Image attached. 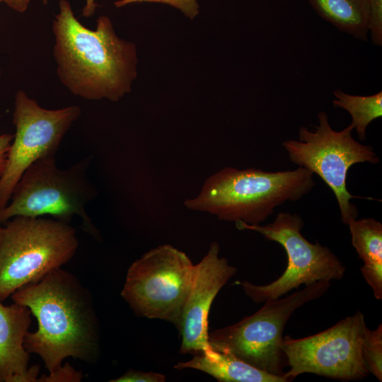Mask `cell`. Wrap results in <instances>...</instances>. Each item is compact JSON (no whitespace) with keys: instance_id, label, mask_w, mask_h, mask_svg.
Listing matches in <instances>:
<instances>
[{"instance_id":"obj_1","label":"cell","mask_w":382,"mask_h":382,"mask_svg":"<svg viewBox=\"0 0 382 382\" xmlns=\"http://www.w3.org/2000/svg\"><path fill=\"white\" fill-rule=\"evenodd\" d=\"M11 296L37 320V330L25 335L24 347L42 359L49 374L68 357L88 364L98 361L100 326L93 297L72 273L55 269Z\"/></svg>"},{"instance_id":"obj_2","label":"cell","mask_w":382,"mask_h":382,"mask_svg":"<svg viewBox=\"0 0 382 382\" xmlns=\"http://www.w3.org/2000/svg\"><path fill=\"white\" fill-rule=\"evenodd\" d=\"M52 31L57 73L72 94L115 102L131 91L137 75V48L116 34L108 16H100L96 29L90 30L75 17L69 1L59 0Z\"/></svg>"},{"instance_id":"obj_3","label":"cell","mask_w":382,"mask_h":382,"mask_svg":"<svg viewBox=\"0 0 382 382\" xmlns=\"http://www.w3.org/2000/svg\"><path fill=\"white\" fill-rule=\"evenodd\" d=\"M315 185L313 173L301 166L277 172L226 167L209 176L199 195L186 199L184 204L221 221L257 225L277 206L300 199Z\"/></svg>"},{"instance_id":"obj_4","label":"cell","mask_w":382,"mask_h":382,"mask_svg":"<svg viewBox=\"0 0 382 382\" xmlns=\"http://www.w3.org/2000/svg\"><path fill=\"white\" fill-rule=\"evenodd\" d=\"M78 245L69 223L42 216L9 219L0 236V301L68 262Z\"/></svg>"},{"instance_id":"obj_5","label":"cell","mask_w":382,"mask_h":382,"mask_svg":"<svg viewBox=\"0 0 382 382\" xmlns=\"http://www.w3.org/2000/svg\"><path fill=\"white\" fill-rule=\"evenodd\" d=\"M90 158L68 168L57 167L55 156L40 158L23 174L8 204L0 210V224L15 216L40 217L45 215L69 223L74 216L82 220L94 237L99 233L86 212V204L97 195L88 178Z\"/></svg>"},{"instance_id":"obj_6","label":"cell","mask_w":382,"mask_h":382,"mask_svg":"<svg viewBox=\"0 0 382 382\" xmlns=\"http://www.w3.org/2000/svg\"><path fill=\"white\" fill-rule=\"evenodd\" d=\"M330 285V281L321 280L284 298L266 301L253 314L209 332V344L259 370L284 377L288 366L282 349L285 325L296 310L323 296Z\"/></svg>"},{"instance_id":"obj_7","label":"cell","mask_w":382,"mask_h":382,"mask_svg":"<svg viewBox=\"0 0 382 382\" xmlns=\"http://www.w3.org/2000/svg\"><path fill=\"white\" fill-rule=\"evenodd\" d=\"M318 125L313 129L301 127L298 140H287L282 143L289 160L318 175L332 190L337 199L341 220L347 225L350 220L357 219V207L352 199L371 197L352 195L347 188V172L352 166L359 163L376 164L379 158L371 146L356 141L350 124L341 131L334 130L325 111L318 114Z\"/></svg>"},{"instance_id":"obj_8","label":"cell","mask_w":382,"mask_h":382,"mask_svg":"<svg viewBox=\"0 0 382 382\" xmlns=\"http://www.w3.org/2000/svg\"><path fill=\"white\" fill-rule=\"evenodd\" d=\"M235 224L239 230L256 231L266 240L278 243L286 253V267L273 282L262 285L248 281L236 282L256 303L280 298L302 284L339 280L345 274L346 267L330 248L318 241L312 243L302 235L304 224L299 214L280 212L272 223L265 226L241 221Z\"/></svg>"},{"instance_id":"obj_9","label":"cell","mask_w":382,"mask_h":382,"mask_svg":"<svg viewBox=\"0 0 382 382\" xmlns=\"http://www.w3.org/2000/svg\"><path fill=\"white\" fill-rule=\"evenodd\" d=\"M193 269L186 253L161 245L130 265L121 296L137 316L163 320L178 329Z\"/></svg>"},{"instance_id":"obj_10","label":"cell","mask_w":382,"mask_h":382,"mask_svg":"<svg viewBox=\"0 0 382 382\" xmlns=\"http://www.w3.org/2000/svg\"><path fill=\"white\" fill-rule=\"evenodd\" d=\"M366 325L358 311L315 335L299 339L284 336L282 349L289 367L284 378L289 382L313 374L343 381L364 379L369 374L361 355Z\"/></svg>"},{"instance_id":"obj_11","label":"cell","mask_w":382,"mask_h":382,"mask_svg":"<svg viewBox=\"0 0 382 382\" xmlns=\"http://www.w3.org/2000/svg\"><path fill=\"white\" fill-rule=\"evenodd\" d=\"M81 114L77 105L45 109L23 91L16 93L13 112L16 133L0 176V210L8 204L19 180L33 163L55 156L64 137Z\"/></svg>"},{"instance_id":"obj_12","label":"cell","mask_w":382,"mask_h":382,"mask_svg":"<svg viewBox=\"0 0 382 382\" xmlns=\"http://www.w3.org/2000/svg\"><path fill=\"white\" fill-rule=\"evenodd\" d=\"M219 243L212 242L208 252L194 265L191 285L178 328L181 336L180 353L200 354L209 344V313L221 289L237 272L226 258L219 257Z\"/></svg>"},{"instance_id":"obj_13","label":"cell","mask_w":382,"mask_h":382,"mask_svg":"<svg viewBox=\"0 0 382 382\" xmlns=\"http://www.w3.org/2000/svg\"><path fill=\"white\" fill-rule=\"evenodd\" d=\"M31 312L13 302L0 301V382H36L39 365L28 367L30 354L24 347L31 323Z\"/></svg>"},{"instance_id":"obj_14","label":"cell","mask_w":382,"mask_h":382,"mask_svg":"<svg viewBox=\"0 0 382 382\" xmlns=\"http://www.w3.org/2000/svg\"><path fill=\"white\" fill-rule=\"evenodd\" d=\"M174 368L199 370L221 382H288L283 376L259 370L231 354L211 347L193 355L189 361L178 362Z\"/></svg>"},{"instance_id":"obj_15","label":"cell","mask_w":382,"mask_h":382,"mask_svg":"<svg viewBox=\"0 0 382 382\" xmlns=\"http://www.w3.org/2000/svg\"><path fill=\"white\" fill-rule=\"evenodd\" d=\"M352 244L363 261L361 273L377 300L382 299V224L371 218L350 220Z\"/></svg>"},{"instance_id":"obj_16","label":"cell","mask_w":382,"mask_h":382,"mask_svg":"<svg viewBox=\"0 0 382 382\" xmlns=\"http://www.w3.org/2000/svg\"><path fill=\"white\" fill-rule=\"evenodd\" d=\"M316 12L340 31L368 40L370 0H308Z\"/></svg>"},{"instance_id":"obj_17","label":"cell","mask_w":382,"mask_h":382,"mask_svg":"<svg viewBox=\"0 0 382 382\" xmlns=\"http://www.w3.org/2000/svg\"><path fill=\"white\" fill-rule=\"evenodd\" d=\"M332 104L347 111L352 117L351 125L361 141L366 137V129L374 120L382 116V92L370 96L351 95L340 89L333 91Z\"/></svg>"},{"instance_id":"obj_18","label":"cell","mask_w":382,"mask_h":382,"mask_svg":"<svg viewBox=\"0 0 382 382\" xmlns=\"http://www.w3.org/2000/svg\"><path fill=\"white\" fill-rule=\"evenodd\" d=\"M361 355L369 374L382 381V324L375 330L364 327L361 338Z\"/></svg>"},{"instance_id":"obj_19","label":"cell","mask_w":382,"mask_h":382,"mask_svg":"<svg viewBox=\"0 0 382 382\" xmlns=\"http://www.w3.org/2000/svg\"><path fill=\"white\" fill-rule=\"evenodd\" d=\"M141 2L161 3L171 6L191 20L199 13V6L197 0H118L114 4L117 8H120L130 4Z\"/></svg>"},{"instance_id":"obj_20","label":"cell","mask_w":382,"mask_h":382,"mask_svg":"<svg viewBox=\"0 0 382 382\" xmlns=\"http://www.w3.org/2000/svg\"><path fill=\"white\" fill-rule=\"evenodd\" d=\"M368 30L374 45H382V0H370Z\"/></svg>"},{"instance_id":"obj_21","label":"cell","mask_w":382,"mask_h":382,"mask_svg":"<svg viewBox=\"0 0 382 382\" xmlns=\"http://www.w3.org/2000/svg\"><path fill=\"white\" fill-rule=\"evenodd\" d=\"M83 378V374L74 369L68 363L62 365L58 369L49 375H43L37 381L42 382H79Z\"/></svg>"},{"instance_id":"obj_22","label":"cell","mask_w":382,"mask_h":382,"mask_svg":"<svg viewBox=\"0 0 382 382\" xmlns=\"http://www.w3.org/2000/svg\"><path fill=\"white\" fill-rule=\"evenodd\" d=\"M166 376L160 373L145 372L129 369L121 376L110 380V382H164Z\"/></svg>"},{"instance_id":"obj_23","label":"cell","mask_w":382,"mask_h":382,"mask_svg":"<svg viewBox=\"0 0 382 382\" xmlns=\"http://www.w3.org/2000/svg\"><path fill=\"white\" fill-rule=\"evenodd\" d=\"M13 139V134H0V176L4 170L7 154Z\"/></svg>"},{"instance_id":"obj_24","label":"cell","mask_w":382,"mask_h":382,"mask_svg":"<svg viewBox=\"0 0 382 382\" xmlns=\"http://www.w3.org/2000/svg\"><path fill=\"white\" fill-rule=\"evenodd\" d=\"M4 2L8 7L11 9L19 12L23 13L28 7L30 0H1Z\"/></svg>"},{"instance_id":"obj_25","label":"cell","mask_w":382,"mask_h":382,"mask_svg":"<svg viewBox=\"0 0 382 382\" xmlns=\"http://www.w3.org/2000/svg\"><path fill=\"white\" fill-rule=\"evenodd\" d=\"M97 6L96 0H86V4L82 10L81 15L84 17L93 16L96 12Z\"/></svg>"},{"instance_id":"obj_26","label":"cell","mask_w":382,"mask_h":382,"mask_svg":"<svg viewBox=\"0 0 382 382\" xmlns=\"http://www.w3.org/2000/svg\"><path fill=\"white\" fill-rule=\"evenodd\" d=\"M2 228H3V226L1 224H0V236H1V233Z\"/></svg>"},{"instance_id":"obj_27","label":"cell","mask_w":382,"mask_h":382,"mask_svg":"<svg viewBox=\"0 0 382 382\" xmlns=\"http://www.w3.org/2000/svg\"><path fill=\"white\" fill-rule=\"evenodd\" d=\"M2 1L0 0V2H1ZM1 69H0V79H1Z\"/></svg>"},{"instance_id":"obj_28","label":"cell","mask_w":382,"mask_h":382,"mask_svg":"<svg viewBox=\"0 0 382 382\" xmlns=\"http://www.w3.org/2000/svg\"><path fill=\"white\" fill-rule=\"evenodd\" d=\"M47 1H48V0H42V1H43L44 4L47 3Z\"/></svg>"}]
</instances>
